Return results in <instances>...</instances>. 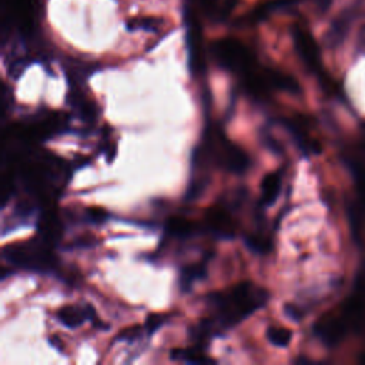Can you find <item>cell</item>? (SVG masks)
Here are the masks:
<instances>
[{
  "label": "cell",
  "mask_w": 365,
  "mask_h": 365,
  "mask_svg": "<svg viewBox=\"0 0 365 365\" xmlns=\"http://www.w3.org/2000/svg\"><path fill=\"white\" fill-rule=\"evenodd\" d=\"M268 298L269 294L265 288L248 281L240 282L230 289L212 292L207 297L212 311L210 319L217 329L231 328L264 307Z\"/></svg>",
  "instance_id": "obj_1"
},
{
  "label": "cell",
  "mask_w": 365,
  "mask_h": 365,
  "mask_svg": "<svg viewBox=\"0 0 365 365\" xmlns=\"http://www.w3.org/2000/svg\"><path fill=\"white\" fill-rule=\"evenodd\" d=\"M207 160H212L218 167L234 174H242L248 170L251 160L248 154L225 138L218 130L207 131L204 147H201Z\"/></svg>",
  "instance_id": "obj_2"
},
{
  "label": "cell",
  "mask_w": 365,
  "mask_h": 365,
  "mask_svg": "<svg viewBox=\"0 0 365 365\" xmlns=\"http://www.w3.org/2000/svg\"><path fill=\"white\" fill-rule=\"evenodd\" d=\"M47 240L27 241L13 244L4 248V258L13 264L33 271H51L56 267V258L51 254Z\"/></svg>",
  "instance_id": "obj_3"
},
{
  "label": "cell",
  "mask_w": 365,
  "mask_h": 365,
  "mask_svg": "<svg viewBox=\"0 0 365 365\" xmlns=\"http://www.w3.org/2000/svg\"><path fill=\"white\" fill-rule=\"evenodd\" d=\"M211 53L220 67L241 77L257 67L251 50L237 38H220L214 41Z\"/></svg>",
  "instance_id": "obj_4"
},
{
  "label": "cell",
  "mask_w": 365,
  "mask_h": 365,
  "mask_svg": "<svg viewBox=\"0 0 365 365\" xmlns=\"http://www.w3.org/2000/svg\"><path fill=\"white\" fill-rule=\"evenodd\" d=\"M292 41L295 51L304 66L314 74H317L324 84L325 88H331L332 81L324 74L322 66H321V56H319V47L312 37V34L301 26H294L292 27Z\"/></svg>",
  "instance_id": "obj_5"
},
{
  "label": "cell",
  "mask_w": 365,
  "mask_h": 365,
  "mask_svg": "<svg viewBox=\"0 0 365 365\" xmlns=\"http://www.w3.org/2000/svg\"><path fill=\"white\" fill-rule=\"evenodd\" d=\"M346 331H349L342 315L338 314H327L314 325V332L328 346H334L345 336Z\"/></svg>",
  "instance_id": "obj_6"
},
{
  "label": "cell",
  "mask_w": 365,
  "mask_h": 365,
  "mask_svg": "<svg viewBox=\"0 0 365 365\" xmlns=\"http://www.w3.org/2000/svg\"><path fill=\"white\" fill-rule=\"evenodd\" d=\"M187 21V50L190 68L194 74L204 71V58H202V44H201V31L194 16L185 11Z\"/></svg>",
  "instance_id": "obj_7"
},
{
  "label": "cell",
  "mask_w": 365,
  "mask_h": 365,
  "mask_svg": "<svg viewBox=\"0 0 365 365\" xmlns=\"http://www.w3.org/2000/svg\"><path fill=\"white\" fill-rule=\"evenodd\" d=\"M356 11H358V6H349L346 9H344L331 23L328 31L325 33V44L329 48H335L338 46H341L356 17Z\"/></svg>",
  "instance_id": "obj_8"
},
{
  "label": "cell",
  "mask_w": 365,
  "mask_h": 365,
  "mask_svg": "<svg viewBox=\"0 0 365 365\" xmlns=\"http://www.w3.org/2000/svg\"><path fill=\"white\" fill-rule=\"evenodd\" d=\"M204 224H205V228L217 237H221V238L234 237L235 227H234L232 218L227 211V208H224L222 205L215 204L210 207L205 211Z\"/></svg>",
  "instance_id": "obj_9"
},
{
  "label": "cell",
  "mask_w": 365,
  "mask_h": 365,
  "mask_svg": "<svg viewBox=\"0 0 365 365\" xmlns=\"http://www.w3.org/2000/svg\"><path fill=\"white\" fill-rule=\"evenodd\" d=\"M282 123L302 153L318 154L321 151V145L309 135V133L307 130V124L302 118H299V117L285 118Z\"/></svg>",
  "instance_id": "obj_10"
},
{
  "label": "cell",
  "mask_w": 365,
  "mask_h": 365,
  "mask_svg": "<svg viewBox=\"0 0 365 365\" xmlns=\"http://www.w3.org/2000/svg\"><path fill=\"white\" fill-rule=\"evenodd\" d=\"M264 77L269 86V88L274 90H281L292 94H298L301 91V87L298 81L289 76L288 73H284L277 68H265L264 70Z\"/></svg>",
  "instance_id": "obj_11"
},
{
  "label": "cell",
  "mask_w": 365,
  "mask_h": 365,
  "mask_svg": "<svg viewBox=\"0 0 365 365\" xmlns=\"http://www.w3.org/2000/svg\"><path fill=\"white\" fill-rule=\"evenodd\" d=\"M91 314H93L91 307L80 308L76 305H66L57 311L56 317L58 322L63 324L66 328L74 329V328H78L87 318H91Z\"/></svg>",
  "instance_id": "obj_12"
},
{
  "label": "cell",
  "mask_w": 365,
  "mask_h": 365,
  "mask_svg": "<svg viewBox=\"0 0 365 365\" xmlns=\"http://www.w3.org/2000/svg\"><path fill=\"white\" fill-rule=\"evenodd\" d=\"M281 174L279 173H268L265 174V177L261 181V200L259 204L262 207H269L272 205L281 191Z\"/></svg>",
  "instance_id": "obj_13"
},
{
  "label": "cell",
  "mask_w": 365,
  "mask_h": 365,
  "mask_svg": "<svg viewBox=\"0 0 365 365\" xmlns=\"http://www.w3.org/2000/svg\"><path fill=\"white\" fill-rule=\"evenodd\" d=\"M197 231H198V228H197L195 222H192L187 218H182V217H171L165 222V232L170 237L187 238V237L197 234Z\"/></svg>",
  "instance_id": "obj_14"
},
{
  "label": "cell",
  "mask_w": 365,
  "mask_h": 365,
  "mask_svg": "<svg viewBox=\"0 0 365 365\" xmlns=\"http://www.w3.org/2000/svg\"><path fill=\"white\" fill-rule=\"evenodd\" d=\"M207 265H208V259H202L197 264L184 267L181 269V275H180L181 289L188 291L194 282L202 279L207 275Z\"/></svg>",
  "instance_id": "obj_15"
},
{
  "label": "cell",
  "mask_w": 365,
  "mask_h": 365,
  "mask_svg": "<svg viewBox=\"0 0 365 365\" xmlns=\"http://www.w3.org/2000/svg\"><path fill=\"white\" fill-rule=\"evenodd\" d=\"M170 358L173 359H180V361H185L190 364H207V362H214V359L207 358L200 346H192V348H187V349H174L170 352Z\"/></svg>",
  "instance_id": "obj_16"
},
{
  "label": "cell",
  "mask_w": 365,
  "mask_h": 365,
  "mask_svg": "<svg viewBox=\"0 0 365 365\" xmlns=\"http://www.w3.org/2000/svg\"><path fill=\"white\" fill-rule=\"evenodd\" d=\"M245 244L251 251L259 252V254H268L272 250V241L269 240V237L262 234L245 235Z\"/></svg>",
  "instance_id": "obj_17"
},
{
  "label": "cell",
  "mask_w": 365,
  "mask_h": 365,
  "mask_svg": "<svg viewBox=\"0 0 365 365\" xmlns=\"http://www.w3.org/2000/svg\"><path fill=\"white\" fill-rule=\"evenodd\" d=\"M292 334L289 329L282 328V327H269L267 329V339L278 348H284L288 346L291 342Z\"/></svg>",
  "instance_id": "obj_18"
},
{
  "label": "cell",
  "mask_w": 365,
  "mask_h": 365,
  "mask_svg": "<svg viewBox=\"0 0 365 365\" xmlns=\"http://www.w3.org/2000/svg\"><path fill=\"white\" fill-rule=\"evenodd\" d=\"M161 20L154 17H144V19H133L127 23L130 30H147V31H157L161 27Z\"/></svg>",
  "instance_id": "obj_19"
},
{
  "label": "cell",
  "mask_w": 365,
  "mask_h": 365,
  "mask_svg": "<svg viewBox=\"0 0 365 365\" xmlns=\"http://www.w3.org/2000/svg\"><path fill=\"white\" fill-rule=\"evenodd\" d=\"M168 321L167 314H151L145 319V331L147 334H154L160 327H163Z\"/></svg>",
  "instance_id": "obj_20"
},
{
  "label": "cell",
  "mask_w": 365,
  "mask_h": 365,
  "mask_svg": "<svg viewBox=\"0 0 365 365\" xmlns=\"http://www.w3.org/2000/svg\"><path fill=\"white\" fill-rule=\"evenodd\" d=\"M107 212L103 210V208H98V207H93V208H88L87 210V218L88 221L91 222H96V224H100L103 221L107 220Z\"/></svg>",
  "instance_id": "obj_21"
},
{
  "label": "cell",
  "mask_w": 365,
  "mask_h": 365,
  "mask_svg": "<svg viewBox=\"0 0 365 365\" xmlns=\"http://www.w3.org/2000/svg\"><path fill=\"white\" fill-rule=\"evenodd\" d=\"M137 336H140V328L138 327H133V328H127V329H123L120 332V335L117 336V339H124L127 342H131L134 341Z\"/></svg>",
  "instance_id": "obj_22"
},
{
  "label": "cell",
  "mask_w": 365,
  "mask_h": 365,
  "mask_svg": "<svg viewBox=\"0 0 365 365\" xmlns=\"http://www.w3.org/2000/svg\"><path fill=\"white\" fill-rule=\"evenodd\" d=\"M284 312H285L287 317H289L292 321H299V318H301V314H299L298 308L294 307V305H285Z\"/></svg>",
  "instance_id": "obj_23"
},
{
  "label": "cell",
  "mask_w": 365,
  "mask_h": 365,
  "mask_svg": "<svg viewBox=\"0 0 365 365\" xmlns=\"http://www.w3.org/2000/svg\"><path fill=\"white\" fill-rule=\"evenodd\" d=\"M334 0H317V6L321 11H327Z\"/></svg>",
  "instance_id": "obj_24"
}]
</instances>
